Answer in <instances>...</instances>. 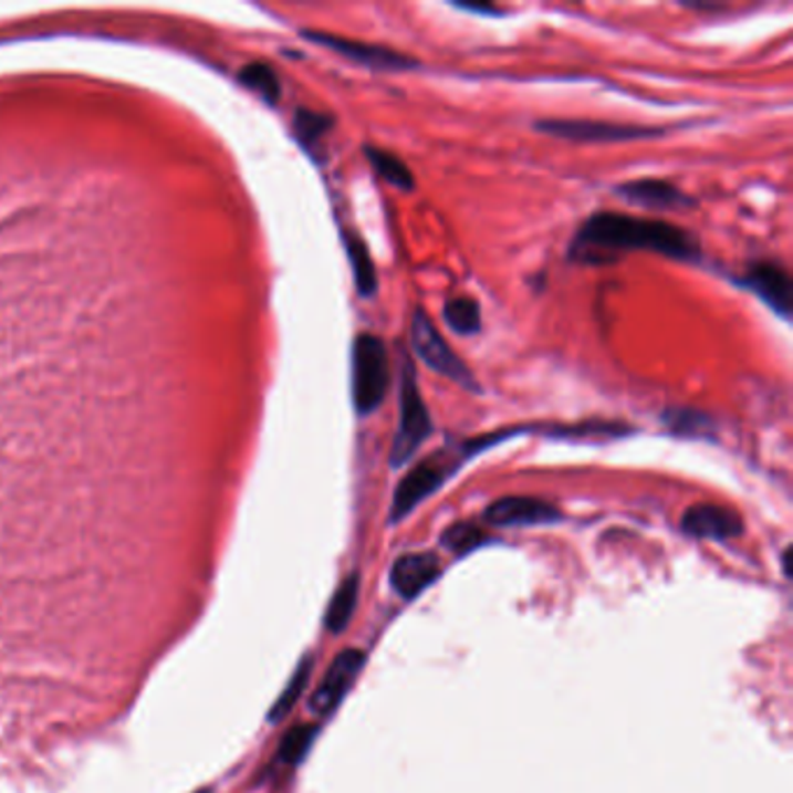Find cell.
<instances>
[{"mask_svg":"<svg viewBox=\"0 0 793 793\" xmlns=\"http://www.w3.org/2000/svg\"><path fill=\"white\" fill-rule=\"evenodd\" d=\"M664 421L670 434L682 436V438H702L710 440L714 438V419L700 410H691V407H679V410H670L664 415Z\"/></svg>","mask_w":793,"mask_h":793,"instance_id":"17","label":"cell"},{"mask_svg":"<svg viewBox=\"0 0 793 793\" xmlns=\"http://www.w3.org/2000/svg\"><path fill=\"white\" fill-rule=\"evenodd\" d=\"M445 324L459 335H474L482 331V310L480 303L468 296L449 299L442 307Z\"/></svg>","mask_w":793,"mask_h":793,"instance_id":"18","label":"cell"},{"mask_svg":"<svg viewBox=\"0 0 793 793\" xmlns=\"http://www.w3.org/2000/svg\"><path fill=\"white\" fill-rule=\"evenodd\" d=\"M389 354L373 333H358L352 349V398L358 417L373 415L389 394Z\"/></svg>","mask_w":793,"mask_h":793,"instance_id":"3","label":"cell"},{"mask_svg":"<svg viewBox=\"0 0 793 793\" xmlns=\"http://www.w3.org/2000/svg\"><path fill=\"white\" fill-rule=\"evenodd\" d=\"M305 38L322 44V48H328L333 52H337L340 56H345L358 65H366L371 71H384V73H398V71H415L419 67V61L410 59L407 54L394 52L389 48H382V44H371V42H358V40H349V38H337V35H328V33H316V31H305Z\"/></svg>","mask_w":793,"mask_h":793,"instance_id":"8","label":"cell"},{"mask_svg":"<svg viewBox=\"0 0 793 793\" xmlns=\"http://www.w3.org/2000/svg\"><path fill=\"white\" fill-rule=\"evenodd\" d=\"M333 124H335V119L331 115H324V112L299 109L296 135H299V140L307 147V152H314L316 145L326 138V133L333 128Z\"/></svg>","mask_w":793,"mask_h":793,"instance_id":"21","label":"cell"},{"mask_svg":"<svg viewBox=\"0 0 793 793\" xmlns=\"http://www.w3.org/2000/svg\"><path fill=\"white\" fill-rule=\"evenodd\" d=\"M628 252H651L685 263L702 259V249L689 231L624 212H596L588 217L568 247V259L573 263L603 265L619 261Z\"/></svg>","mask_w":793,"mask_h":793,"instance_id":"1","label":"cell"},{"mask_svg":"<svg viewBox=\"0 0 793 793\" xmlns=\"http://www.w3.org/2000/svg\"><path fill=\"white\" fill-rule=\"evenodd\" d=\"M563 514L552 505L531 495H505L484 510V521L491 526H540L556 524Z\"/></svg>","mask_w":793,"mask_h":793,"instance_id":"10","label":"cell"},{"mask_svg":"<svg viewBox=\"0 0 793 793\" xmlns=\"http://www.w3.org/2000/svg\"><path fill=\"white\" fill-rule=\"evenodd\" d=\"M735 284L747 289L782 320L793 314V280L789 270L778 261H752L744 273L735 278Z\"/></svg>","mask_w":793,"mask_h":793,"instance_id":"7","label":"cell"},{"mask_svg":"<svg viewBox=\"0 0 793 793\" xmlns=\"http://www.w3.org/2000/svg\"><path fill=\"white\" fill-rule=\"evenodd\" d=\"M434 436V419L421 398L410 354L398 349V426L392 445V468H403Z\"/></svg>","mask_w":793,"mask_h":793,"instance_id":"2","label":"cell"},{"mask_svg":"<svg viewBox=\"0 0 793 793\" xmlns=\"http://www.w3.org/2000/svg\"><path fill=\"white\" fill-rule=\"evenodd\" d=\"M468 459L463 442L457 447H447L436 455L426 457L421 463H417L405 478L398 482L394 493V505H392V521L405 519L419 503H424L428 495H434L449 478L455 474L461 463Z\"/></svg>","mask_w":793,"mask_h":793,"instance_id":"4","label":"cell"},{"mask_svg":"<svg viewBox=\"0 0 793 793\" xmlns=\"http://www.w3.org/2000/svg\"><path fill=\"white\" fill-rule=\"evenodd\" d=\"M202 793H206V791H202Z\"/></svg>","mask_w":793,"mask_h":793,"instance_id":"28","label":"cell"},{"mask_svg":"<svg viewBox=\"0 0 793 793\" xmlns=\"http://www.w3.org/2000/svg\"><path fill=\"white\" fill-rule=\"evenodd\" d=\"M364 154L368 161L373 164V168L377 170L379 177L387 179L389 185H394L396 189L403 191H413L415 189V175L407 168V164L403 158H398L394 152L389 149H379L373 145H364Z\"/></svg>","mask_w":793,"mask_h":793,"instance_id":"15","label":"cell"},{"mask_svg":"<svg viewBox=\"0 0 793 793\" xmlns=\"http://www.w3.org/2000/svg\"><path fill=\"white\" fill-rule=\"evenodd\" d=\"M242 82H244L249 88H254V92H259L268 103H278V98H280V82H278L275 73L270 71L268 65L254 63V65L244 67V71H242Z\"/></svg>","mask_w":793,"mask_h":793,"instance_id":"23","label":"cell"},{"mask_svg":"<svg viewBox=\"0 0 793 793\" xmlns=\"http://www.w3.org/2000/svg\"><path fill=\"white\" fill-rule=\"evenodd\" d=\"M343 242H345V252H347V257L352 261L356 291L364 299H373L379 284H377V270H375L368 244L364 242V238L356 236L354 231H343Z\"/></svg>","mask_w":793,"mask_h":793,"instance_id":"14","label":"cell"},{"mask_svg":"<svg viewBox=\"0 0 793 793\" xmlns=\"http://www.w3.org/2000/svg\"><path fill=\"white\" fill-rule=\"evenodd\" d=\"M316 731L320 729L312 727V723H303V727L291 729L280 744V761L289 765L301 763L316 738Z\"/></svg>","mask_w":793,"mask_h":793,"instance_id":"22","label":"cell"},{"mask_svg":"<svg viewBox=\"0 0 793 793\" xmlns=\"http://www.w3.org/2000/svg\"><path fill=\"white\" fill-rule=\"evenodd\" d=\"M491 538L478 526V524H470V521H459V524H451L440 542L442 547H447L449 552L455 554H468L472 550H478L480 545H484V542H489Z\"/></svg>","mask_w":793,"mask_h":793,"instance_id":"20","label":"cell"},{"mask_svg":"<svg viewBox=\"0 0 793 793\" xmlns=\"http://www.w3.org/2000/svg\"><path fill=\"white\" fill-rule=\"evenodd\" d=\"M356 603H358V575L354 573L343 584H340L335 596L331 598V605H328L326 617H324L326 628L331 633H343L352 622Z\"/></svg>","mask_w":793,"mask_h":793,"instance_id":"16","label":"cell"},{"mask_svg":"<svg viewBox=\"0 0 793 793\" xmlns=\"http://www.w3.org/2000/svg\"><path fill=\"white\" fill-rule=\"evenodd\" d=\"M687 10H696V12H708V10H721L719 3H682Z\"/></svg>","mask_w":793,"mask_h":793,"instance_id":"26","label":"cell"},{"mask_svg":"<svg viewBox=\"0 0 793 793\" xmlns=\"http://www.w3.org/2000/svg\"><path fill=\"white\" fill-rule=\"evenodd\" d=\"M619 198L633 206L649 208V210H682L693 208L696 200L679 191L675 185L666 179H636V182H626L615 189Z\"/></svg>","mask_w":793,"mask_h":793,"instance_id":"12","label":"cell"},{"mask_svg":"<svg viewBox=\"0 0 793 793\" xmlns=\"http://www.w3.org/2000/svg\"><path fill=\"white\" fill-rule=\"evenodd\" d=\"M782 563H784V573H786V575H791V547H786V550H784V554H782Z\"/></svg>","mask_w":793,"mask_h":793,"instance_id":"27","label":"cell"},{"mask_svg":"<svg viewBox=\"0 0 793 793\" xmlns=\"http://www.w3.org/2000/svg\"><path fill=\"white\" fill-rule=\"evenodd\" d=\"M310 670H312V664L305 659V661L301 664V668L296 670V675L291 677L289 687L284 689V693H282L280 700H278V706H275L273 710H270V721H280V719L293 708V702L299 700V696L303 693V689H305V685H307Z\"/></svg>","mask_w":793,"mask_h":793,"instance_id":"24","label":"cell"},{"mask_svg":"<svg viewBox=\"0 0 793 793\" xmlns=\"http://www.w3.org/2000/svg\"><path fill=\"white\" fill-rule=\"evenodd\" d=\"M366 664V656L361 649H345L335 656V661L331 664L324 682L320 685V689L314 691L312 700H310V710L314 714H331L340 702H343L345 693L349 691L352 682L356 679V675L361 672Z\"/></svg>","mask_w":793,"mask_h":793,"instance_id":"9","label":"cell"},{"mask_svg":"<svg viewBox=\"0 0 793 793\" xmlns=\"http://www.w3.org/2000/svg\"><path fill=\"white\" fill-rule=\"evenodd\" d=\"M440 559L436 554H405L392 568V586L403 598H417L424 588L440 577Z\"/></svg>","mask_w":793,"mask_h":793,"instance_id":"13","label":"cell"},{"mask_svg":"<svg viewBox=\"0 0 793 793\" xmlns=\"http://www.w3.org/2000/svg\"><path fill=\"white\" fill-rule=\"evenodd\" d=\"M626 434H630V426L622 421H584L547 430V436L552 438H622Z\"/></svg>","mask_w":793,"mask_h":793,"instance_id":"19","label":"cell"},{"mask_svg":"<svg viewBox=\"0 0 793 793\" xmlns=\"http://www.w3.org/2000/svg\"><path fill=\"white\" fill-rule=\"evenodd\" d=\"M410 333H413V347H415L417 356L430 371H436L438 375L459 384V387L468 389L470 394H482L480 382L474 379V375L470 373V368L463 364V361L455 352H451L447 340L438 333L434 322H430V316L421 307L415 310Z\"/></svg>","mask_w":793,"mask_h":793,"instance_id":"5","label":"cell"},{"mask_svg":"<svg viewBox=\"0 0 793 793\" xmlns=\"http://www.w3.org/2000/svg\"><path fill=\"white\" fill-rule=\"evenodd\" d=\"M533 126L540 133L573 143H633V140H654L666 135L664 128L617 124L603 119H540Z\"/></svg>","mask_w":793,"mask_h":793,"instance_id":"6","label":"cell"},{"mask_svg":"<svg viewBox=\"0 0 793 793\" xmlns=\"http://www.w3.org/2000/svg\"><path fill=\"white\" fill-rule=\"evenodd\" d=\"M682 531L700 540H731L742 533V519L738 512L714 503L691 505L682 514Z\"/></svg>","mask_w":793,"mask_h":793,"instance_id":"11","label":"cell"},{"mask_svg":"<svg viewBox=\"0 0 793 793\" xmlns=\"http://www.w3.org/2000/svg\"><path fill=\"white\" fill-rule=\"evenodd\" d=\"M451 8H457L461 12L468 14H487V17H503V10H498L493 6H468V3H451Z\"/></svg>","mask_w":793,"mask_h":793,"instance_id":"25","label":"cell"}]
</instances>
